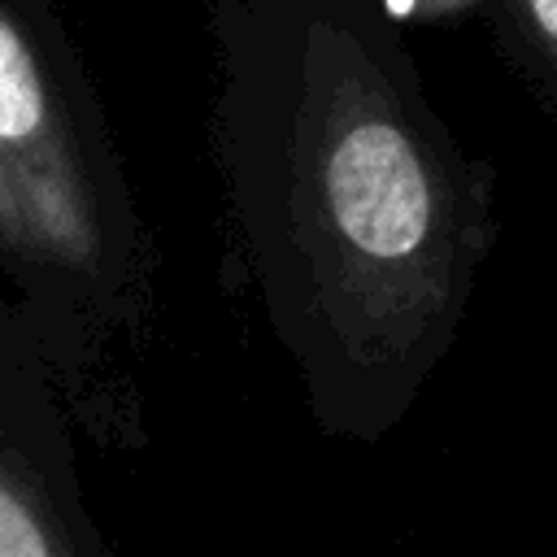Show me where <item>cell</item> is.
<instances>
[{
	"mask_svg": "<svg viewBox=\"0 0 557 557\" xmlns=\"http://www.w3.org/2000/svg\"><path fill=\"white\" fill-rule=\"evenodd\" d=\"M0 239L26 257L87 265L100 222L52 96L17 22L0 9Z\"/></svg>",
	"mask_w": 557,
	"mask_h": 557,
	"instance_id": "obj_1",
	"label": "cell"
},
{
	"mask_svg": "<svg viewBox=\"0 0 557 557\" xmlns=\"http://www.w3.org/2000/svg\"><path fill=\"white\" fill-rule=\"evenodd\" d=\"M326 205L344 244L374 261H400L431 235V174L413 139L383 117H361L331 144Z\"/></svg>",
	"mask_w": 557,
	"mask_h": 557,
	"instance_id": "obj_2",
	"label": "cell"
},
{
	"mask_svg": "<svg viewBox=\"0 0 557 557\" xmlns=\"http://www.w3.org/2000/svg\"><path fill=\"white\" fill-rule=\"evenodd\" d=\"M0 557H52L39 518L9 483H0Z\"/></svg>",
	"mask_w": 557,
	"mask_h": 557,
	"instance_id": "obj_3",
	"label": "cell"
},
{
	"mask_svg": "<svg viewBox=\"0 0 557 557\" xmlns=\"http://www.w3.org/2000/svg\"><path fill=\"white\" fill-rule=\"evenodd\" d=\"M518 9L540 35V44L548 48V57L557 61V0H518Z\"/></svg>",
	"mask_w": 557,
	"mask_h": 557,
	"instance_id": "obj_4",
	"label": "cell"
},
{
	"mask_svg": "<svg viewBox=\"0 0 557 557\" xmlns=\"http://www.w3.org/2000/svg\"><path fill=\"white\" fill-rule=\"evenodd\" d=\"M466 4H474V0H387V9L396 17H448Z\"/></svg>",
	"mask_w": 557,
	"mask_h": 557,
	"instance_id": "obj_5",
	"label": "cell"
}]
</instances>
